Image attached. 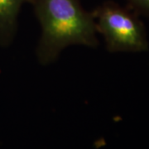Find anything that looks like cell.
<instances>
[{"label": "cell", "mask_w": 149, "mask_h": 149, "mask_svg": "<svg viewBox=\"0 0 149 149\" xmlns=\"http://www.w3.org/2000/svg\"><path fill=\"white\" fill-rule=\"evenodd\" d=\"M32 5L42 27L37 48L40 64H52L72 45L98 46L95 18L80 0H33Z\"/></svg>", "instance_id": "cell-1"}, {"label": "cell", "mask_w": 149, "mask_h": 149, "mask_svg": "<svg viewBox=\"0 0 149 149\" xmlns=\"http://www.w3.org/2000/svg\"><path fill=\"white\" fill-rule=\"evenodd\" d=\"M91 13L96 31L104 37L109 52H143L148 50L144 23L127 6L105 1Z\"/></svg>", "instance_id": "cell-2"}, {"label": "cell", "mask_w": 149, "mask_h": 149, "mask_svg": "<svg viewBox=\"0 0 149 149\" xmlns=\"http://www.w3.org/2000/svg\"><path fill=\"white\" fill-rule=\"evenodd\" d=\"M33 0H0V46L13 42L17 30V17L22 6Z\"/></svg>", "instance_id": "cell-3"}, {"label": "cell", "mask_w": 149, "mask_h": 149, "mask_svg": "<svg viewBox=\"0 0 149 149\" xmlns=\"http://www.w3.org/2000/svg\"><path fill=\"white\" fill-rule=\"evenodd\" d=\"M127 7L139 17L149 19V0H125Z\"/></svg>", "instance_id": "cell-4"}]
</instances>
